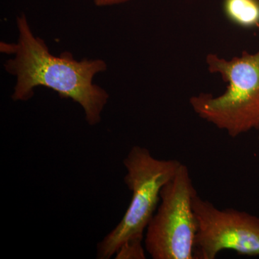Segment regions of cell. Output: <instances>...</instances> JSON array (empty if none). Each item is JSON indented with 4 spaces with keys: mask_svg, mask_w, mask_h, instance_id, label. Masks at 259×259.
<instances>
[{
    "mask_svg": "<svg viewBox=\"0 0 259 259\" xmlns=\"http://www.w3.org/2000/svg\"><path fill=\"white\" fill-rule=\"evenodd\" d=\"M17 44L1 47V50L14 55L4 65L5 70L16 77L12 99L27 101L33 96L35 88L44 87L54 90L61 98L79 104L89 125L98 124L109 95L93 79L95 75L106 71V62L102 59L78 61L70 53L52 55L45 41L34 35L25 14L17 18Z\"/></svg>",
    "mask_w": 259,
    "mask_h": 259,
    "instance_id": "cell-1",
    "label": "cell"
},
{
    "mask_svg": "<svg viewBox=\"0 0 259 259\" xmlns=\"http://www.w3.org/2000/svg\"><path fill=\"white\" fill-rule=\"evenodd\" d=\"M206 63L209 72L219 74L228 86L217 97L201 93L191 97L194 112L231 138L252 131L259 135V50L244 51L229 60L209 54Z\"/></svg>",
    "mask_w": 259,
    "mask_h": 259,
    "instance_id": "cell-2",
    "label": "cell"
},
{
    "mask_svg": "<svg viewBox=\"0 0 259 259\" xmlns=\"http://www.w3.org/2000/svg\"><path fill=\"white\" fill-rule=\"evenodd\" d=\"M123 163L127 170L124 181L132 198L120 222L97 245V258H110L126 242L144 240L145 230L161 201L162 188L175 177L182 163L158 159L147 148L136 146Z\"/></svg>",
    "mask_w": 259,
    "mask_h": 259,
    "instance_id": "cell-3",
    "label": "cell"
},
{
    "mask_svg": "<svg viewBox=\"0 0 259 259\" xmlns=\"http://www.w3.org/2000/svg\"><path fill=\"white\" fill-rule=\"evenodd\" d=\"M197 194L188 167L181 163L163 186L161 203L146 228L145 248L153 259H194L197 224L193 199Z\"/></svg>",
    "mask_w": 259,
    "mask_h": 259,
    "instance_id": "cell-4",
    "label": "cell"
},
{
    "mask_svg": "<svg viewBox=\"0 0 259 259\" xmlns=\"http://www.w3.org/2000/svg\"><path fill=\"white\" fill-rule=\"evenodd\" d=\"M197 230L194 259H214L223 250L259 256V218L233 208L219 209L198 194L193 199Z\"/></svg>",
    "mask_w": 259,
    "mask_h": 259,
    "instance_id": "cell-5",
    "label": "cell"
},
{
    "mask_svg": "<svg viewBox=\"0 0 259 259\" xmlns=\"http://www.w3.org/2000/svg\"><path fill=\"white\" fill-rule=\"evenodd\" d=\"M227 19L243 28H258L259 0H223Z\"/></svg>",
    "mask_w": 259,
    "mask_h": 259,
    "instance_id": "cell-6",
    "label": "cell"
},
{
    "mask_svg": "<svg viewBox=\"0 0 259 259\" xmlns=\"http://www.w3.org/2000/svg\"><path fill=\"white\" fill-rule=\"evenodd\" d=\"M144 240H133L124 243L116 253L115 258L144 259L145 250L143 247Z\"/></svg>",
    "mask_w": 259,
    "mask_h": 259,
    "instance_id": "cell-7",
    "label": "cell"
},
{
    "mask_svg": "<svg viewBox=\"0 0 259 259\" xmlns=\"http://www.w3.org/2000/svg\"><path fill=\"white\" fill-rule=\"evenodd\" d=\"M97 7H109L123 4L131 0H93Z\"/></svg>",
    "mask_w": 259,
    "mask_h": 259,
    "instance_id": "cell-8",
    "label": "cell"
},
{
    "mask_svg": "<svg viewBox=\"0 0 259 259\" xmlns=\"http://www.w3.org/2000/svg\"><path fill=\"white\" fill-rule=\"evenodd\" d=\"M258 141H259V135H258Z\"/></svg>",
    "mask_w": 259,
    "mask_h": 259,
    "instance_id": "cell-9",
    "label": "cell"
}]
</instances>
